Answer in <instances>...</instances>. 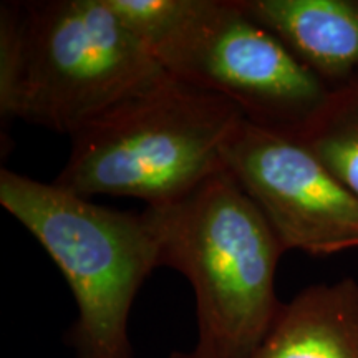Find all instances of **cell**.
<instances>
[{"instance_id":"30bf717a","label":"cell","mask_w":358,"mask_h":358,"mask_svg":"<svg viewBox=\"0 0 358 358\" xmlns=\"http://www.w3.org/2000/svg\"><path fill=\"white\" fill-rule=\"evenodd\" d=\"M27 82V6L0 7V127L6 131L24 113Z\"/></svg>"},{"instance_id":"9c48e42d","label":"cell","mask_w":358,"mask_h":358,"mask_svg":"<svg viewBox=\"0 0 358 358\" xmlns=\"http://www.w3.org/2000/svg\"><path fill=\"white\" fill-rule=\"evenodd\" d=\"M295 138L358 199V71L330 90Z\"/></svg>"},{"instance_id":"8992f818","label":"cell","mask_w":358,"mask_h":358,"mask_svg":"<svg viewBox=\"0 0 358 358\" xmlns=\"http://www.w3.org/2000/svg\"><path fill=\"white\" fill-rule=\"evenodd\" d=\"M221 159L285 252L332 256L358 249V199L295 136L241 120Z\"/></svg>"},{"instance_id":"6da1fadb","label":"cell","mask_w":358,"mask_h":358,"mask_svg":"<svg viewBox=\"0 0 358 358\" xmlns=\"http://www.w3.org/2000/svg\"><path fill=\"white\" fill-rule=\"evenodd\" d=\"M143 217L159 267L181 272L194 292V350L248 358L284 306L275 274L285 249L254 201L222 164L179 199L146 208Z\"/></svg>"},{"instance_id":"3957f363","label":"cell","mask_w":358,"mask_h":358,"mask_svg":"<svg viewBox=\"0 0 358 358\" xmlns=\"http://www.w3.org/2000/svg\"><path fill=\"white\" fill-rule=\"evenodd\" d=\"M0 204L47 250L77 303L70 330L77 358H133L129 313L159 267L141 214L116 211L10 169H0Z\"/></svg>"},{"instance_id":"5b68a950","label":"cell","mask_w":358,"mask_h":358,"mask_svg":"<svg viewBox=\"0 0 358 358\" xmlns=\"http://www.w3.org/2000/svg\"><path fill=\"white\" fill-rule=\"evenodd\" d=\"M153 55L173 77L227 98L244 120L287 136H297L330 92L241 0H196Z\"/></svg>"},{"instance_id":"52a82bcc","label":"cell","mask_w":358,"mask_h":358,"mask_svg":"<svg viewBox=\"0 0 358 358\" xmlns=\"http://www.w3.org/2000/svg\"><path fill=\"white\" fill-rule=\"evenodd\" d=\"M329 90L358 71V0H241Z\"/></svg>"},{"instance_id":"277c9868","label":"cell","mask_w":358,"mask_h":358,"mask_svg":"<svg viewBox=\"0 0 358 358\" xmlns=\"http://www.w3.org/2000/svg\"><path fill=\"white\" fill-rule=\"evenodd\" d=\"M25 6V122L71 136L164 71L106 0Z\"/></svg>"},{"instance_id":"8fae6325","label":"cell","mask_w":358,"mask_h":358,"mask_svg":"<svg viewBox=\"0 0 358 358\" xmlns=\"http://www.w3.org/2000/svg\"><path fill=\"white\" fill-rule=\"evenodd\" d=\"M194 2L196 0H106L120 22L151 52L185 22Z\"/></svg>"},{"instance_id":"7a4b0ae2","label":"cell","mask_w":358,"mask_h":358,"mask_svg":"<svg viewBox=\"0 0 358 358\" xmlns=\"http://www.w3.org/2000/svg\"><path fill=\"white\" fill-rule=\"evenodd\" d=\"M241 120L227 98L164 70L71 134L69 159L52 182L83 198L173 203L222 166V145Z\"/></svg>"},{"instance_id":"ba28073f","label":"cell","mask_w":358,"mask_h":358,"mask_svg":"<svg viewBox=\"0 0 358 358\" xmlns=\"http://www.w3.org/2000/svg\"><path fill=\"white\" fill-rule=\"evenodd\" d=\"M248 358H358V280L301 290Z\"/></svg>"},{"instance_id":"7c38bea8","label":"cell","mask_w":358,"mask_h":358,"mask_svg":"<svg viewBox=\"0 0 358 358\" xmlns=\"http://www.w3.org/2000/svg\"><path fill=\"white\" fill-rule=\"evenodd\" d=\"M169 358H206V357H203L199 352H196L194 348H192L189 352H173L171 355H169Z\"/></svg>"}]
</instances>
